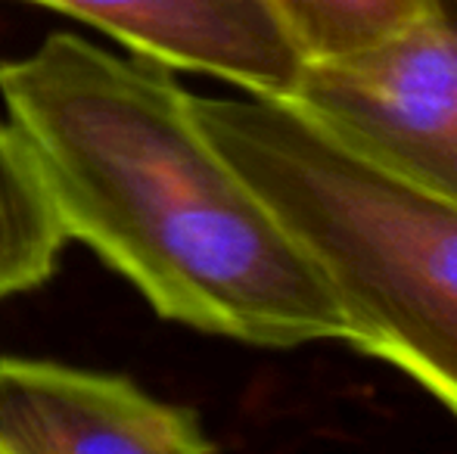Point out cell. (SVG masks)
<instances>
[{
  "mask_svg": "<svg viewBox=\"0 0 457 454\" xmlns=\"http://www.w3.org/2000/svg\"><path fill=\"white\" fill-rule=\"evenodd\" d=\"M0 97L66 240L159 318L262 349L345 343L324 271L212 144L175 69L50 35L0 62Z\"/></svg>",
  "mask_w": 457,
  "mask_h": 454,
  "instance_id": "cell-1",
  "label": "cell"
},
{
  "mask_svg": "<svg viewBox=\"0 0 457 454\" xmlns=\"http://www.w3.org/2000/svg\"><path fill=\"white\" fill-rule=\"evenodd\" d=\"M203 131L324 271L345 343L457 420V202L386 169L289 97H190Z\"/></svg>",
  "mask_w": 457,
  "mask_h": 454,
  "instance_id": "cell-2",
  "label": "cell"
},
{
  "mask_svg": "<svg viewBox=\"0 0 457 454\" xmlns=\"http://www.w3.org/2000/svg\"><path fill=\"white\" fill-rule=\"evenodd\" d=\"M293 103L386 169L457 202V12L339 60L305 62Z\"/></svg>",
  "mask_w": 457,
  "mask_h": 454,
  "instance_id": "cell-3",
  "label": "cell"
},
{
  "mask_svg": "<svg viewBox=\"0 0 457 454\" xmlns=\"http://www.w3.org/2000/svg\"><path fill=\"white\" fill-rule=\"evenodd\" d=\"M215 442L190 408L125 376L0 358V454H203Z\"/></svg>",
  "mask_w": 457,
  "mask_h": 454,
  "instance_id": "cell-4",
  "label": "cell"
},
{
  "mask_svg": "<svg viewBox=\"0 0 457 454\" xmlns=\"http://www.w3.org/2000/svg\"><path fill=\"white\" fill-rule=\"evenodd\" d=\"M60 10L131 54L203 72L243 94L289 97L305 62L259 0H29Z\"/></svg>",
  "mask_w": 457,
  "mask_h": 454,
  "instance_id": "cell-5",
  "label": "cell"
},
{
  "mask_svg": "<svg viewBox=\"0 0 457 454\" xmlns=\"http://www.w3.org/2000/svg\"><path fill=\"white\" fill-rule=\"evenodd\" d=\"M66 246L44 184L10 121H0V299L35 290Z\"/></svg>",
  "mask_w": 457,
  "mask_h": 454,
  "instance_id": "cell-6",
  "label": "cell"
},
{
  "mask_svg": "<svg viewBox=\"0 0 457 454\" xmlns=\"http://www.w3.org/2000/svg\"><path fill=\"white\" fill-rule=\"evenodd\" d=\"M302 62L361 54L420 22L442 0H259Z\"/></svg>",
  "mask_w": 457,
  "mask_h": 454,
  "instance_id": "cell-7",
  "label": "cell"
}]
</instances>
